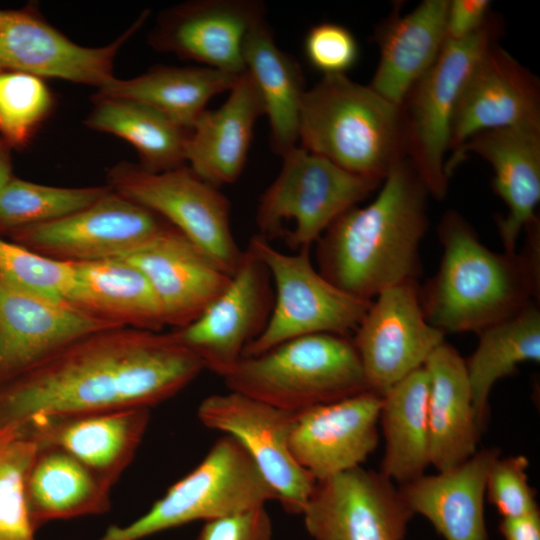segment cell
<instances>
[{
	"instance_id": "1",
	"label": "cell",
	"mask_w": 540,
	"mask_h": 540,
	"mask_svg": "<svg viewBox=\"0 0 540 540\" xmlns=\"http://www.w3.org/2000/svg\"><path fill=\"white\" fill-rule=\"evenodd\" d=\"M203 369L174 331H97L1 385L0 428L18 429L39 417L150 409Z\"/></svg>"
},
{
	"instance_id": "2",
	"label": "cell",
	"mask_w": 540,
	"mask_h": 540,
	"mask_svg": "<svg viewBox=\"0 0 540 540\" xmlns=\"http://www.w3.org/2000/svg\"><path fill=\"white\" fill-rule=\"evenodd\" d=\"M382 183L372 202L344 212L316 242L321 275L370 301L390 286L416 280L428 228L430 194L407 158Z\"/></svg>"
},
{
	"instance_id": "3",
	"label": "cell",
	"mask_w": 540,
	"mask_h": 540,
	"mask_svg": "<svg viewBox=\"0 0 540 540\" xmlns=\"http://www.w3.org/2000/svg\"><path fill=\"white\" fill-rule=\"evenodd\" d=\"M521 253L487 248L456 211L438 226L443 247L440 266L420 299L427 321L447 332H474L503 321L539 294V220L525 229Z\"/></svg>"
},
{
	"instance_id": "4",
	"label": "cell",
	"mask_w": 540,
	"mask_h": 540,
	"mask_svg": "<svg viewBox=\"0 0 540 540\" xmlns=\"http://www.w3.org/2000/svg\"><path fill=\"white\" fill-rule=\"evenodd\" d=\"M298 140L310 153L382 182L406 158L401 105L346 75L323 76L306 90Z\"/></svg>"
},
{
	"instance_id": "5",
	"label": "cell",
	"mask_w": 540,
	"mask_h": 540,
	"mask_svg": "<svg viewBox=\"0 0 540 540\" xmlns=\"http://www.w3.org/2000/svg\"><path fill=\"white\" fill-rule=\"evenodd\" d=\"M230 391L299 412L368 390L349 337L312 334L243 357L223 377Z\"/></svg>"
},
{
	"instance_id": "6",
	"label": "cell",
	"mask_w": 540,
	"mask_h": 540,
	"mask_svg": "<svg viewBox=\"0 0 540 540\" xmlns=\"http://www.w3.org/2000/svg\"><path fill=\"white\" fill-rule=\"evenodd\" d=\"M282 159L280 173L260 197L255 221L259 235L268 241L280 238L294 251L310 248L340 215L382 184L302 147Z\"/></svg>"
},
{
	"instance_id": "7",
	"label": "cell",
	"mask_w": 540,
	"mask_h": 540,
	"mask_svg": "<svg viewBox=\"0 0 540 540\" xmlns=\"http://www.w3.org/2000/svg\"><path fill=\"white\" fill-rule=\"evenodd\" d=\"M276 500L244 447L224 434L199 465L173 484L141 517L111 526L97 540H141L196 520H211Z\"/></svg>"
},
{
	"instance_id": "8",
	"label": "cell",
	"mask_w": 540,
	"mask_h": 540,
	"mask_svg": "<svg viewBox=\"0 0 540 540\" xmlns=\"http://www.w3.org/2000/svg\"><path fill=\"white\" fill-rule=\"evenodd\" d=\"M247 248L267 268L274 301L265 328L245 347L242 358L301 336L355 333L372 300L353 296L322 276L311 262L310 248L284 253L259 234Z\"/></svg>"
},
{
	"instance_id": "9",
	"label": "cell",
	"mask_w": 540,
	"mask_h": 540,
	"mask_svg": "<svg viewBox=\"0 0 540 540\" xmlns=\"http://www.w3.org/2000/svg\"><path fill=\"white\" fill-rule=\"evenodd\" d=\"M502 29V21L490 14L473 35L460 41H445L436 61L401 104L406 158L429 194L438 200L448 190L445 156L461 89L482 53L497 42Z\"/></svg>"
},
{
	"instance_id": "10",
	"label": "cell",
	"mask_w": 540,
	"mask_h": 540,
	"mask_svg": "<svg viewBox=\"0 0 540 540\" xmlns=\"http://www.w3.org/2000/svg\"><path fill=\"white\" fill-rule=\"evenodd\" d=\"M108 186L179 230L223 272L235 273L244 251L232 232L230 202L189 166L156 173L122 162L108 172Z\"/></svg>"
},
{
	"instance_id": "11",
	"label": "cell",
	"mask_w": 540,
	"mask_h": 540,
	"mask_svg": "<svg viewBox=\"0 0 540 540\" xmlns=\"http://www.w3.org/2000/svg\"><path fill=\"white\" fill-rule=\"evenodd\" d=\"M167 225L155 213L110 189L79 211L8 236L43 256L78 263L124 256Z\"/></svg>"
},
{
	"instance_id": "12",
	"label": "cell",
	"mask_w": 540,
	"mask_h": 540,
	"mask_svg": "<svg viewBox=\"0 0 540 540\" xmlns=\"http://www.w3.org/2000/svg\"><path fill=\"white\" fill-rule=\"evenodd\" d=\"M294 415L230 390L207 396L197 409L205 427L232 436L244 447L284 509L301 514L316 480L290 452L288 439Z\"/></svg>"
},
{
	"instance_id": "13",
	"label": "cell",
	"mask_w": 540,
	"mask_h": 540,
	"mask_svg": "<svg viewBox=\"0 0 540 540\" xmlns=\"http://www.w3.org/2000/svg\"><path fill=\"white\" fill-rule=\"evenodd\" d=\"M444 335L427 321L416 280L382 290L352 339L368 390L383 396L423 367Z\"/></svg>"
},
{
	"instance_id": "14",
	"label": "cell",
	"mask_w": 540,
	"mask_h": 540,
	"mask_svg": "<svg viewBox=\"0 0 540 540\" xmlns=\"http://www.w3.org/2000/svg\"><path fill=\"white\" fill-rule=\"evenodd\" d=\"M301 514L314 540H404L414 516L394 482L361 466L316 481Z\"/></svg>"
},
{
	"instance_id": "15",
	"label": "cell",
	"mask_w": 540,
	"mask_h": 540,
	"mask_svg": "<svg viewBox=\"0 0 540 540\" xmlns=\"http://www.w3.org/2000/svg\"><path fill=\"white\" fill-rule=\"evenodd\" d=\"M147 13L112 43L84 47L43 19L30 6L0 9V72H24L97 88L114 78L121 46L141 27Z\"/></svg>"
},
{
	"instance_id": "16",
	"label": "cell",
	"mask_w": 540,
	"mask_h": 540,
	"mask_svg": "<svg viewBox=\"0 0 540 540\" xmlns=\"http://www.w3.org/2000/svg\"><path fill=\"white\" fill-rule=\"evenodd\" d=\"M265 265L247 248L222 294L193 322L173 330L208 369L222 378L265 328L274 292Z\"/></svg>"
},
{
	"instance_id": "17",
	"label": "cell",
	"mask_w": 540,
	"mask_h": 540,
	"mask_svg": "<svg viewBox=\"0 0 540 540\" xmlns=\"http://www.w3.org/2000/svg\"><path fill=\"white\" fill-rule=\"evenodd\" d=\"M117 327L67 301L18 288L0 276V386L72 342Z\"/></svg>"
},
{
	"instance_id": "18",
	"label": "cell",
	"mask_w": 540,
	"mask_h": 540,
	"mask_svg": "<svg viewBox=\"0 0 540 540\" xmlns=\"http://www.w3.org/2000/svg\"><path fill=\"white\" fill-rule=\"evenodd\" d=\"M540 128L538 78L497 42L479 57L454 110L449 151L474 135L497 129Z\"/></svg>"
},
{
	"instance_id": "19",
	"label": "cell",
	"mask_w": 540,
	"mask_h": 540,
	"mask_svg": "<svg viewBox=\"0 0 540 540\" xmlns=\"http://www.w3.org/2000/svg\"><path fill=\"white\" fill-rule=\"evenodd\" d=\"M382 396L370 390L295 412L289 449L316 481L361 464L377 448Z\"/></svg>"
},
{
	"instance_id": "20",
	"label": "cell",
	"mask_w": 540,
	"mask_h": 540,
	"mask_svg": "<svg viewBox=\"0 0 540 540\" xmlns=\"http://www.w3.org/2000/svg\"><path fill=\"white\" fill-rule=\"evenodd\" d=\"M264 16L265 6L257 0L189 1L161 15L150 43L157 50L240 75L246 70V39Z\"/></svg>"
},
{
	"instance_id": "21",
	"label": "cell",
	"mask_w": 540,
	"mask_h": 540,
	"mask_svg": "<svg viewBox=\"0 0 540 540\" xmlns=\"http://www.w3.org/2000/svg\"><path fill=\"white\" fill-rule=\"evenodd\" d=\"M118 258L144 274L160 304L166 326L175 329L196 320L231 279L170 224L141 247Z\"/></svg>"
},
{
	"instance_id": "22",
	"label": "cell",
	"mask_w": 540,
	"mask_h": 540,
	"mask_svg": "<svg viewBox=\"0 0 540 540\" xmlns=\"http://www.w3.org/2000/svg\"><path fill=\"white\" fill-rule=\"evenodd\" d=\"M150 410L34 418L15 429L40 446L59 448L111 488L132 462L147 429Z\"/></svg>"
},
{
	"instance_id": "23",
	"label": "cell",
	"mask_w": 540,
	"mask_h": 540,
	"mask_svg": "<svg viewBox=\"0 0 540 540\" xmlns=\"http://www.w3.org/2000/svg\"><path fill=\"white\" fill-rule=\"evenodd\" d=\"M469 154L492 167L495 193L508 208L496 223L504 251L515 252L520 233L537 218L540 200V128L519 127L489 130L471 137L445 162L449 178Z\"/></svg>"
},
{
	"instance_id": "24",
	"label": "cell",
	"mask_w": 540,
	"mask_h": 540,
	"mask_svg": "<svg viewBox=\"0 0 540 540\" xmlns=\"http://www.w3.org/2000/svg\"><path fill=\"white\" fill-rule=\"evenodd\" d=\"M497 457L496 448L476 451L457 466L398 488L413 513L425 517L444 540H488L486 479Z\"/></svg>"
},
{
	"instance_id": "25",
	"label": "cell",
	"mask_w": 540,
	"mask_h": 540,
	"mask_svg": "<svg viewBox=\"0 0 540 540\" xmlns=\"http://www.w3.org/2000/svg\"><path fill=\"white\" fill-rule=\"evenodd\" d=\"M262 115L260 93L245 70L224 104L206 110L191 129L186 144L189 168L217 188L235 182L245 167L255 123Z\"/></svg>"
},
{
	"instance_id": "26",
	"label": "cell",
	"mask_w": 540,
	"mask_h": 540,
	"mask_svg": "<svg viewBox=\"0 0 540 540\" xmlns=\"http://www.w3.org/2000/svg\"><path fill=\"white\" fill-rule=\"evenodd\" d=\"M448 2L425 0L405 15L395 9L377 27L380 58L369 84L373 90L394 104H402L444 46Z\"/></svg>"
},
{
	"instance_id": "27",
	"label": "cell",
	"mask_w": 540,
	"mask_h": 540,
	"mask_svg": "<svg viewBox=\"0 0 540 540\" xmlns=\"http://www.w3.org/2000/svg\"><path fill=\"white\" fill-rule=\"evenodd\" d=\"M424 367L430 378V464L440 472L473 456L481 431L465 360L459 352L444 341L432 352Z\"/></svg>"
},
{
	"instance_id": "28",
	"label": "cell",
	"mask_w": 540,
	"mask_h": 540,
	"mask_svg": "<svg viewBox=\"0 0 540 540\" xmlns=\"http://www.w3.org/2000/svg\"><path fill=\"white\" fill-rule=\"evenodd\" d=\"M73 264L66 301L118 327L162 331L166 326L144 274L123 258Z\"/></svg>"
},
{
	"instance_id": "29",
	"label": "cell",
	"mask_w": 540,
	"mask_h": 540,
	"mask_svg": "<svg viewBox=\"0 0 540 540\" xmlns=\"http://www.w3.org/2000/svg\"><path fill=\"white\" fill-rule=\"evenodd\" d=\"M238 76L206 66H157L131 79L114 77L96 96L142 103L191 130L210 99L230 91Z\"/></svg>"
},
{
	"instance_id": "30",
	"label": "cell",
	"mask_w": 540,
	"mask_h": 540,
	"mask_svg": "<svg viewBox=\"0 0 540 540\" xmlns=\"http://www.w3.org/2000/svg\"><path fill=\"white\" fill-rule=\"evenodd\" d=\"M110 489L65 451L39 445L25 486L30 522L36 530L52 520L105 513Z\"/></svg>"
},
{
	"instance_id": "31",
	"label": "cell",
	"mask_w": 540,
	"mask_h": 540,
	"mask_svg": "<svg viewBox=\"0 0 540 540\" xmlns=\"http://www.w3.org/2000/svg\"><path fill=\"white\" fill-rule=\"evenodd\" d=\"M245 69L260 93L270 126L271 149L279 156L296 147L306 92L299 63L275 43L264 21L249 33L244 46Z\"/></svg>"
},
{
	"instance_id": "32",
	"label": "cell",
	"mask_w": 540,
	"mask_h": 540,
	"mask_svg": "<svg viewBox=\"0 0 540 540\" xmlns=\"http://www.w3.org/2000/svg\"><path fill=\"white\" fill-rule=\"evenodd\" d=\"M429 388V374L423 366L382 396L379 423L385 450L380 472L394 483L415 480L430 464Z\"/></svg>"
},
{
	"instance_id": "33",
	"label": "cell",
	"mask_w": 540,
	"mask_h": 540,
	"mask_svg": "<svg viewBox=\"0 0 540 540\" xmlns=\"http://www.w3.org/2000/svg\"><path fill=\"white\" fill-rule=\"evenodd\" d=\"M478 345L465 360L477 423L482 432L489 417L494 384L515 374L524 362L540 361V311L533 301L509 318L478 334Z\"/></svg>"
},
{
	"instance_id": "34",
	"label": "cell",
	"mask_w": 540,
	"mask_h": 540,
	"mask_svg": "<svg viewBox=\"0 0 540 540\" xmlns=\"http://www.w3.org/2000/svg\"><path fill=\"white\" fill-rule=\"evenodd\" d=\"M85 125L129 142L139 154V165L147 171L164 172L186 165L191 130L142 103L95 96Z\"/></svg>"
},
{
	"instance_id": "35",
	"label": "cell",
	"mask_w": 540,
	"mask_h": 540,
	"mask_svg": "<svg viewBox=\"0 0 540 540\" xmlns=\"http://www.w3.org/2000/svg\"><path fill=\"white\" fill-rule=\"evenodd\" d=\"M110 187H56L13 178L0 192V234L39 225L79 211Z\"/></svg>"
},
{
	"instance_id": "36",
	"label": "cell",
	"mask_w": 540,
	"mask_h": 540,
	"mask_svg": "<svg viewBox=\"0 0 540 540\" xmlns=\"http://www.w3.org/2000/svg\"><path fill=\"white\" fill-rule=\"evenodd\" d=\"M39 445L12 428H0V540H35L25 486Z\"/></svg>"
},
{
	"instance_id": "37",
	"label": "cell",
	"mask_w": 540,
	"mask_h": 540,
	"mask_svg": "<svg viewBox=\"0 0 540 540\" xmlns=\"http://www.w3.org/2000/svg\"><path fill=\"white\" fill-rule=\"evenodd\" d=\"M54 99L44 79L24 72H0V138L24 147L51 114Z\"/></svg>"
},
{
	"instance_id": "38",
	"label": "cell",
	"mask_w": 540,
	"mask_h": 540,
	"mask_svg": "<svg viewBox=\"0 0 540 540\" xmlns=\"http://www.w3.org/2000/svg\"><path fill=\"white\" fill-rule=\"evenodd\" d=\"M0 276L18 288L66 301L73 264L43 256L0 236Z\"/></svg>"
},
{
	"instance_id": "39",
	"label": "cell",
	"mask_w": 540,
	"mask_h": 540,
	"mask_svg": "<svg viewBox=\"0 0 540 540\" xmlns=\"http://www.w3.org/2000/svg\"><path fill=\"white\" fill-rule=\"evenodd\" d=\"M528 466L524 455L499 456L488 471L485 496L503 518L539 510L535 491L529 484Z\"/></svg>"
},
{
	"instance_id": "40",
	"label": "cell",
	"mask_w": 540,
	"mask_h": 540,
	"mask_svg": "<svg viewBox=\"0 0 540 540\" xmlns=\"http://www.w3.org/2000/svg\"><path fill=\"white\" fill-rule=\"evenodd\" d=\"M308 63L326 75H346L359 59V45L354 34L336 23L312 26L303 41Z\"/></svg>"
},
{
	"instance_id": "41",
	"label": "cell",
	"mask_w": 540,
	"mask_h": 540,
	"mask_svg": "<svg viewBox=\"0 0 540 540\" xmlns=\"http://www.w3.org/2000/svg\"><path fill=\"white\" fill-rule=\"evenodd\" d=\"M195 540H273L265 505L205 521Z\"/></svg>"
},
{
	"instance_id": "42",
	"label": "cell",
	"mask_w": 540,
	"mask_h": 540,
	"mask_svg": "<svg viewBox=\"0 0 540 540\" xmlns=\"http://www.w3.org/2000/svg\"><path fill=\"white\" fill-rule=\"evenodd\" d=\"M488 0H451L445 17V40L460 41L479 31L490 16Z\"/></svg>"
},
{
	"instance_id": "43",
	"label": "cell",
	"mask_w": 540,
	"mask_h": 540,
	"mask_svg": "<svg viewBox=\"0 0 540 540\" xmlns=\"http://www.w3.org/2000/svg\"><path fill=\"white\" fill-rule=\"evenodd\" d=\"M499 530L504 540H540V511L502 518Z\"/></svg>"
},
{
	"instance_id": "44",
	"label": "cell",
	"mask_w": 540,
	"mask_h": 540,
	"mask_svg": "<svg viewBox=\"0 0 540 540\" xmlns=\"http://www.w3.org/2000/svg\"><path fill=\"white\" fill-rule=\"evenodd\" d=\"M9 150L6 144L0 143V192L14 178Z\"/></svg>"
},
{
	"instance_id": "45",
	"label": "cell",
	"mask_w": 540,
	"mask_h": 540,
	"mask_svg": "<svg viewBox=\"0 0 540 540\" xmlns=\"http://www.w3.org/2000/svg\"><path fill=\"white\" fill-rule=\"evenodd\" d=\"M0 143H4V142L2 141V139H1V138H0ZM4 144H5V143H4Z\"/></svg>"
}]
</instances>
